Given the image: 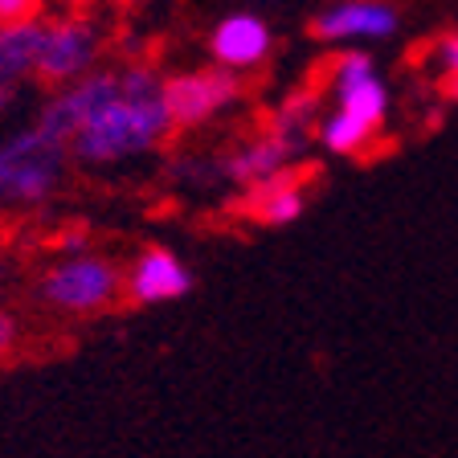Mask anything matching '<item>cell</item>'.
Instances as JSON below:
<instances>
[{
	"label": "cell",
	"instance_id": "obj_5",
	"mask_svg": "<svg viewBox=\"0 0 458 458\" xmlns=\"http://www.w3.org/2000/svg\"><path fill=\"white\" fill-rule=\"evenodd\" d=\"M106 33L90 13H62L41 21L38 33V82L70 86L103 66Z\"/></svg>",
	"mask_w": 458,
	"mask_h": 458
},
{
	"label": "cell",
	"instance_id": "obj_1",
	"mask_svg": "<svg viewBox=\"0 0 458 458\" xmlns=\"http://www.w3.org/2000/svg\"><path fill=\"white\" fill-rule=\"evenodd\" d=\"M38 119L70 143L74 168L111 172L127 160L160 152L176 131L164 98V74L152 62L98 66L70 86H57Z\"/></svg>",
	"mask_w": 458,
	"mask_h": 458
},
{
	"label": "cell",
	"instance_id": "obj_12",
	"mask_svg": "<svg viewBox=\"0 0 458 458\" xmlns=\"http://www.w3.org/2000/svg\"><path fill=\"white\" fill-rule=\"evenodd\" d=\"M246 209L262 225H291V221H299L307 213V189L286 172V176L246 189Z\"/></svg>",
	"mask_w": 458,
	"mask_h": 458
},
{
	"label": "cell",
	"instance_id": "obj_10",
	"mask_svg": "<svg viewBox=\"0 0 458 458\" xmlns=\"http://www.w3.org/2000/svg\"><path fill=\"white\" fill-rule=\"evenodd\" d=\"M270 46H275V33H270V25L262 17H254V13H229L209 33L213 62L233 70V74H246V70L262 66Z\"/></svg>",
	"mask_w": 458,
	"mask_h": 458
},
{
	"label": "cell",
	"instance_id": "obj_2",
	"mask_svg": "<svg viewBox=\"0 0 458 458\" xmlns=\"http://www.w3.org/2000/svg\"><path fill=\"white\" fill-rule=\"evenodd\" d=\"M70 143L41 119L17 123L0 135V209L33 213L62 197L70 181Z\"/></svg>",
	"mask_w": 458,
	"mask_h": 458
},
{
	"label": "cell",
	"instance_id": "obj_3",
	"mask_svg": "<svg viewBox=\"0 0 458 458\" xmlns=\"http://www.w3.org/2000/svg\"><path fill=\"white\" fill-rule=\"evenodd\" d=\"M332 95L335 106L327 114H319L315 140L335 156L364 152L385 127V114H389V86L377 74V62L364 49H344L335 57Z\"/></svg>",
	"mask_w": 458,
	"mask_h": 458
},
{
	"label": "cell",
	"instance_id": "obj_16",
	"mask_svg": "<svg viewBox=\"0 0 458 458\" xmlns=\"http://www.w3.org/2000/svg\"><path fill=\"white\" fill-rule=\"evenodd\" d=\"M438 66L446 70V82H450V95L458 98V33L454 38H446L438 46Z\"/></svg>",
	"mask_w": 458,
	"mask_h": 458
},
{
	"label": "cell",
	"instance_id": "obj_4",
	"mask_svg": "<svg viewBox=\"0 0 458 458\" xmlns=\"http://www.w3.org/2000/svg\"><path fill=\"white\" fill-rule=\"evenodd\" d=\"M123 299V267L111 254H57L33 283V303L62 319H90Z\"/></svg>",
	"mask_w": 458,
	"mask_h": 458
},
{
	"label": "cell",
	"instance_id": "obj_14",
	"mask_svg": "<svg viewBox=\"0 0 458 458\" xmlns=\"http://www.w3.org/2000/svg\"><path fill=\"white\" fill-rule=\"evenodd\" d=\"M41 4H46V0H0V29L41 21Z\"/></svg>",
	"mask_w": 458,
	"mask_h": 458
},
{
	"label": "cell",
	"instance_id": "obj_8",
	"mask_svg": "<svg viewBox=\"0 0 458 458\" xmlns=\"http://www.w3.org/2000/svg\"><path fill=\"white\" fill-rule=\"evenodd\" d=\"M401 25V13L389 0H335L332 9L315 17V38L335 41V46H356V41H385Z\"/></svg>",
	"mask_w": 458,
	"mask_h": 458
},
{
	"label": "cell",
	"instance_id": "obj_9",
	"mask_svg": "<svg viewBox=\"0 0 458 458\" xmlns=\"http://www.w3.org/2000/svg\"><path fill=\"white\" fill-rule=\"evenodd\" d=\"M299 152H303L299 143H291L286 135H278L275 127H267V131L242 140L238 148L221 160V176H229V181L242 184V189H254V184H267V181H275V176H286L291 164L299 160Z\"/></svg>",
	"mask_w": 458,
	"mask_h": 458
},
{
	"label": "cell",
	"instance_id": "obj_17",
	"mask_svg": "<svg viewBox=\"0 0 458 458\" xmlns=\"http://www.w3.org/2000/svg\"><path fill=\"white\" fill-rule=\"evenodd\" d=\"M106 4H140V0H106Z\"/></svg>",
	"mask_w": 458,
	"mask_h": 458
},
{
	"label": "cell",
	"instance_id": "obj_13",
	"mask_svg": "<svg viewBox=\"0 0 458 458\" xmlns=\"http://www.w3.org/2000/svg\"><path fill=\"white\" fill-rule=\"evenodd\" d=\"M267 127H275V131L286 135L291 143L307 148V140H311L315 127H319V98L315 95H291L275 114H270Z\"/></svg>",
	"mask_w": 458,
	"mask_h": 458
},
{
	"label": "cell",
	"instance_id": "obj_11",
	"mask_svg": "<svg viewBox=\"0 0 458 458\" xmlns=\"http://www.w3.org/2000/svg\"><path fill=\"white\" fill-rule=\"evenodd\" d=\"M38 33L41 21L0 29V114H9L29 82H38Z\"/></svg>",
	"mask_w": 458,
	"mask_h": 458
},
{
	"label": "cell",
	"instance_id": "obj_7",
	"mask_svg": "<svg viewBox=\"0 0 458 458\" xmlns=\"http://www.w3.org/2000/svg\"><path fill=\"white\" fill-rule=\"evenodd\" d=\"M192 291V270L172 246H143L123 267V299L135 307L176 303Z\"/></svg>",
	"mask_w": 458,
	"mask_h": 458
},
{
	"label": "cell",
	"instance_id": "obj_6",
	"mask_svg": "<svg viewBox=\"0 0 458 458\" xmlns=\"http://www.w3.org/2000/svg\"><path fill=\"white\" fill-rule=\"evenodd\" d=\"M164 98H168V114L176 127H205L221 111L238 106L242 74L225 66L176 70V74H164Z\"/></svg>",
	"mask_w": 458,
	"mask_h": 458
},
{
	"label": "cell",
	"instance_id": "obj_15",
	"mask_svg": "<svg viewBox=\"0 0 458 458\" xmlns=\"http://www.w3.org/2000/svg\"><path fill=\"white\" fill-rule=\"evenodd\" d=\"M17 344H21V324H17V315L0 307V364H4L13 352H17Z\"/></svg>",
	"mask_w": 458,
	"mask_h": 458
}]
</instances>
